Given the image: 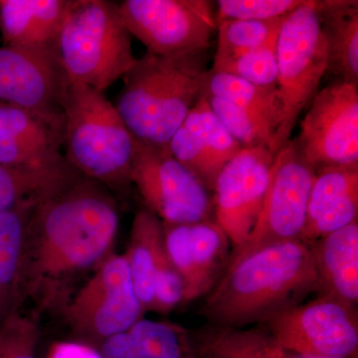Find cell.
Segmentation results:
<instances>
[{"label": "cell", "instance_id": "cell-1", "mask_svg": "<svg viewBox=\"0 0 358 358\" xmlns=\"http://www.w3.org/2000/svg\"><path fill=\"white\" fill-rule=\"evenodd\" d=\"M120 206L108 188L80 178L37 205L30 219L17 303L62 310L71 285L113 253Z\"/></svg>", "mask_w": 358, "mask_h": 358}, {"label": "cell", "instance_id": "cell-2", "mask_svg": "<svg viewBox=\"0 0 358 358\" xmlns=\"http://www.w3.org/2000/svg\"><path fill=\"white\" fill-rule=\"evenodd\" d=\"M319 292L310 245L296 240L264 247L231 264L201 308L207 324L244 329Z\"/></svg>", "mask_w": 358, "mask_h": 358}, {"label": "cell", "instance_id": "cell-3", "mask_svg": "<svg viewBox=\"0 0 358 358\" xmlns=\"http://www.w3.org/2000/svg\"><path fill=\"white\" fill-rule=\"evenodd\" d=\"M206 53H145L122 77L115 109L136 141L167 147L203 90Z\"/></svg>", "mask_w": 358, "mask_h": 358}, {"label": "cell", "instance_id": "cell-4", "mask_svg": "<svg viewBox=\"0 0 358 358\" xmlns=\"http://www.w3.org/2000/svg\"><path fill=\"white\" fill-rule=\"evenodd\" d=\"M62 108L67 162L115 196L128 192L136 138L115 106L102 92L68 79Z\"/></svg>", "mask_w": 358, "mask_h": 358}, {"label": "cell", "instance_id": "cell-5", "mask_svg": "<svg viewBox=\"0 0 358 358\" xmlns=\"http://www.w3.org/2000/svg\"><path fill=\"white\" fill-rule=\"evenodd\" d=\"M131 36L117 2L72 0L56 53L68 79L103 93L138 60Z\"/></svg>", "mask_w": 358, "mask_h": 358}, {"label": "cell", "instance_id": "cell-6", "mask_svg": "<svg viewBox=\"0 0 358 358\" xmlns=\"http://www.w3.org/2000/svg\"><path fill=\"white\" fill-rule=\"evenodd\" d=\"M277 88L281 122L275 150L291 140L299 117L319 92L327 72L329 55L315 0H303L282 20L275 46Z\"/></svg>", "mask_w": 358, "mask_h": 358}, {"label": "cell", "instance_id": "cell-7", "mask_svg": "<svg viewBox=\"0 0 358 358\" xmlns=\"http://www.w3.org/2000/svg\"><path fill=\"white\" fill-rule=\"evenodd\" d=\"M61 313L73 341L95 348L143 319L145 313L134 291L124 253H112L105 259Z\"/></svg>", "mask_w": 358, "mask_h": 358}, {"label": "cell", "instance_id": "cell-8", "mask_svg": "<svg viewBox=\"0 0 358 358\" xmlns=\"http://www.w3.org/2000/svg\"><path fill=\"white\" fill-rule=\"evenodd\" d=\"M315 176L294 140L287 141L275 152L255 226L243 243L231 251L227 267L256 250L301 239Z\"/></svg>", "mask_w": 358, "mask_h": 358}, {"label": "cell", "instance_id": "cell-9", "mask_svg": "<svg viewBox=\"0 0 358 358\" xmlns=\"http://www.w3.org/2000/svg\"><path fill=\"white\" fill-rule=\"evenodd\" d=\"M131 181L145 209L162 223L215 220L212 193L173 157L169 145L157 147L136 140Z\"/></svg>", "mask_w": 358, "mask_h": 358}, {"label": "cell", "instance_id": "cell-10", "mask_svg": "<svg viewBox=\"0 0 358 358\" xmlns=\"http://www.w3.org/2000/svg\"><path fill=\"white\" fill-rule=\"evenodd\" d=\"M119 7L127 29L155 55L206 53L217 29L207 0H124Z\"/></svg>", "mask_w": 358, "mask_h": 358}, {"label": "cell", "instance_id": "cell-11", "mask_svg": "<svg viewBox=\"0 0 358 358\" xmlns=\"http://www.w3.org/2000/svg\"><path fill=\"white\" fill-rule=\"evenodd\" d=\"M260 327L301 355L358 358L357 308L324 294L268 317Z\"/></svg>", "mask_w": 358, "mask_h": 358}, {"label": "cell", "instance_id": "cell-12", "mask_svg": "<svg viewBox=\"0 0 358 358\" xmlns=\"http://www.w3.org/2000/svg\"><path fill=\"white\" fill-rule=\"evenodd\" d=\"M315 171L358 164V86L336 80L317 92L294 140Z\"/></svg>", "mask_w": 358, "mask_h": 358}, {"label": "cell", "instance_id": "cell-13", "mask_svg": "<svg viewBox=\"0 0 358 358\" xmlns=\"http://www.w3.org/2000/svg\"><path fill=\"white\" fill-rule=\"evenodd\" d=\"M67 83L56 50L0 48V102L28 110L62 129Z\"/></svg>", "mask_w": 358, "mask_h": 358}, {"label": "cell", "instance_id": "cell-14", "mask_svg": "<svg viewBox=\"0 0 358 358\" xmlns=\"http://www.w3.org/2000/svg\"><path fill=\"white\" fill-rule=\"evenodd\" d=\"M275 152L266 147L242 148L216 178L214 219L232 250L249 236L262 208Z\"/></svg>", "mask_w": 358, "mask_h": 358}, {"label": "cell", "instance_id": "cell-15", "mask_svg": "<svg viewBox=\"0 0 358 358\" xmlns=\"http://www.w3.org/2000/svg\"><path fill=\"white\" fill-rule=\"evenodd\" d=\"M162 227L164 248L185 289L183 305L207 296L227 268L229 238L215 220Z\"/></svg>", "mask_w": 358, "mask_h": 358}, {"label": "cell", "instance_id": "cell-16", "mask_svg": "<svg viewBox=\"0 0 358 358\" xmlns=\"http://www.w3.org/2000/svg\"><path fill=\"white\" fill-rule=\"evenodd\" d=\"M358 164L315 171L301 241L310 244L357 222Z\"/></svg>", "mask_w": 358, "mask_h": 358}, {"label": "cell", "instance_id": "cell-17", "mask_svg": "<svg viewBox=\"0 0 358 358\" xmlns=\"http://www.w3.org/2000/svg\"><path fill=\"white\" fill-rule=\"evenodd\" d=\"M72 0H0V32L6 47L56 50Z\"/></svg>", "mask_w": 358, "mask_h": 358}, {"label": "cell", "instance_id": "cell-18", "mask_svg": "<svg viewBox=\"0 0 358 358\" xmlns=\"http://www.w3.org/2000/svg\"><path fill=\"white\" fill-rule=\"evenodd\" d=\"M96 350L103 358H204L192 331L176 322L145 317Z\"/></svg>", "mask_w": 358, "mask_h": 358}, {"label": "cell", "instance_id": "cell-19", "mask_svg": "<svg viewBox=\"0 0 358 358\" xmlns=\"http://www.w3.org/2000/svg\"><path fill=\"white\" fill-rule=\"evenodd\" d=\"M317 294L348 305L358 303V221L310 243Z\"/></svg>", "mask_w": 358, "mask_h": 358}, {"label": "cell", "instance_id": "cell-20", "mask_svg": "<svg viewBox=\"0 0 358 358\" xmlns=\"http://www.w3.org/2000/svg\"><path fill=\"white\" fill-rule=\"evenodd\" d=\"M327 45L331 72L338 80L358 86V1L315 0Z\"/></svg>", "mask_w": 358, "mask_h": 358}, {"label": "cell", "instance_id": "cell-21", "mask_svg": "<svg viewBox=\"0 0 358 358\" xmlns=\"http://www.w3.org/2000/svg\"><path fill=\"white\" fill-rule=\"evenodd\" d=\"M192 333L204 358H331L289 350L262 327L231 329L206 324Z\"/></svg>", "mask_w": 358, "mask_h": 358}, {"label": "cell", "instance_id": "cell-22", "mask_svg": "<svg viewBox=\"0 0 358 358\" xmlns=\"http://www.w3.org/2000/svg\"><path fill=\"white\" fill-rule=\"evenodd\" d=\"M164 251L162 221L148 209H141L134 216L124 255L134 291L145 313L152 312L155 273Z\"/></svg>", "mask_w": 358, "mask_h": 358}, {"label": "cell", "instance_id": "cell-23", "mask_svg": "<svg viewBox=\"0 0 358 358\" xmlns=\"http://www.w3.org/2000/svg\"><path fill=\"white\" fill-rule=\"evenodd\" d=\"M39 200H27L0 213V322L17 308L18 285L30 219Z\"/></svg>", "mask_w": 358, "mask_h": 358}, {"label": "cell", "instance_id": "cell-24", "mask_svg": "<svg viewBox=\"0 0 358 358\" xmlns=\"http://www.w3.org/2000/svg\"><path fill=\"white\" fill-rule=\"evenodd\" d=\"M82 176L67 159L44 166L0 164V213L27 200L43 201Z\"/></svg>", "mask_w": 358, "mask_h": 358}, {"label": "cell", "instance_id": "cell-25", "mask_svg": "<svg viewBox=\"0 0 358 358\" xmlns=\"http://www.w3.org/2000/svg\"><path fill=\"white\" fill-rule=\"evenodd\" d=\"M202 94L225 99L253 113L265 120L277 133L281 122V103L277 89L257 86L232 75L208 70Z\"/></svg>", "mask_w": 358, "mask_h": 358}, {"label": "cell", "instance_id": "cell-26", "mask_svg": "<svg viewBox=\"0 0 358 358\" xmlns=\"http://www.w3.org/2000/svg\"><path fill=\"white\" fill-rule=\"evenodd\" d=\"M182 126L201 143L219 171L242 150L214 114L202 93Z\"/></svg>", "mask_w": 358, "mask_h": 358}, {"label": "cell", "instance_id": "cell-27", "mask_svg": "<svg viewBox=\"0 0 358 358\" xmlns=\"http://www.w3.org/2000/svg\"><path fill=\"white\" fill-rule=\"evenodd\" d=\"M207 102L214 114L242 148L266 147L275 150L274 128L262 117L244 110L234 103L218 96H207Z\"/></svg>", "mask_w": 358, "mask_h": 358}, {"label": "cell", "instance_id": "cell-28", "mask_svg": "<svg viewBox=\"0 0 358 358\" xmlns=\"http://www.w3.org/2000/svg\"><path fill=\"white\" fill-rule=\"evenodd\" d=\"M0 143H35L62 148V129L28 110L0 102Z\"/></svg>", "mask_w": 358, "mask_h": 358}, {"label": "cell", "instance_id": "cell-29", "mask_svg": "<svg viewBox=\"0 0 358 358\" xmlns=\"http://www.w3.org/2000/svg\"><path fill=\"white\" fill-rule=\"evenodd\" d=\"M284 18L267 21H217V50L214 61L236 57L263 46L279 32Z\"/></svg>", "mask_w": 358, "mask_h": 358}, {"label": "cell", "instance_id": "cell-30", "mask_svg": "<svg viewBox=\"0 0 358 358\" xmlns=\"http://www.w3.org/2000/svg\"><path fill=\"white\" fill-rule=\"evenodd\" d=\"M280 31V30H279ZM275 33L267 43L236 57L214 61L211 71L232 75L244 81L266 88H275L277 84V37ZM277 89V88H275Z\"/></svg>", "mask_w": 358, "mask_h": 358}, {"label": "cell", "instance_id": "cell-31", "mask_svg": "<svg viewBox=\"0 0 358 358\" xmlns=\"http://www.w3.org/2000/svg\"><path fill=\"white\" fill-rule=\"evenodd\" d=\"M38 322L15 308L0 322V358H38Z\"/></svg>", "mask_w": 358, "mask_h": 358}, {"label": "cell", "instance_id": "cell-32", "mask_svg": "<svg viewBox=\"0 0 358 358\" xmlns=\"http://www.w3.org/2000/svg\"><path fill=\"white\" fill-rule=\"evenodd\" d=\"M169 148L173 157L212 193L220 171L196 138L181 126L169 141Z\"/></svg>", "mask_w": 358, "mask_h": 358}, {"label": "cell", "instance_id": "cell-33", "mask_svg": "<svg viewBox=\"0 0 358 358\" xmlns=\"http://www.w3.org/2000/svg\"><path fill=\"white\" fill-rule=\"evenodd\" d=\"M303 0H219L216 21H267L286 17Z\"/></svg>", "mask_w": 358, "mask_h": 358}, {"label": "cell", "instance_id": "cell-34", "mask_svg": "<svg viewBox=\"0 0 358 358\" xmlns=\"http://www.w3.org/2000/svg\"><path fill=\"white\" fill-rule=\"evenodd\" d=\"M182 281L169 261L166 248L160 256L154 282V306L152 312L167 313L178 306L183 305Z\"/></svg>", "mask_w": 358, "mask_h": 358}, {"label": "cell", "instance_id": "cell-35", "mask_svg": "<svg viewBox=\"0 0 358 358\" xmlns=\"http://www.w3.org/2000/svg\"><path fill=\"white\" fill-rule=\"evenodd\" d=\"M88 358H103L102 355H100V352H98V350H94L93 353Z\"/></svg>", "mask_w": 358, "mask_h": 358}]
</instances>
